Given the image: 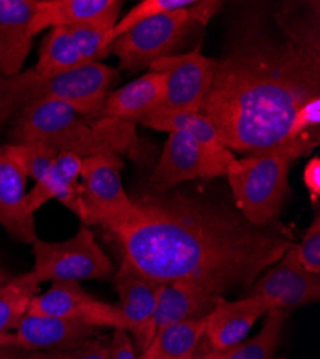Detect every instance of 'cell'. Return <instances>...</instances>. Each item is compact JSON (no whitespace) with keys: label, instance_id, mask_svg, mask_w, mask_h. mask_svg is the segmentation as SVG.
I'll use <instances>...</instances> for the list:
<instances>
[{"label":"cell","instance_id":"3957f363","mask_svg":"<svg viewBox=\"0 0 320 359\" xmlns=\"http://www.w3.org/2000/svg\"><path fill=\"white\" fill-rule=\"evenodd\" d=\"M9 144H45L81 158L120 156L132 145V124L85 119L69 104L46 101L27 107L9 119Z\"/></svg>","mask_w":320,"mask_h":359},{"label":"cell","instance_id":"e0dca14e","mask_svg":"<svg viewBox=\"0 0 320 359\" xmlns=\"http://www.w3.org/2000/svg\"><path fill=\"white\" fill-rule=\"evenodd\" d=\"M38 0H0V76L22 72L31 52Z\"/></svg>","mask_w":320,"mask_h":359},{"label":"cell","instance_id":"d4e9b609","mask_svg":"<svg viewBox=\"0 0 320 359\" xmlns=\"http://www.w3.org/2000/svg\"><path fill=\"white\" fill-rule=\"evenodd\" d=\"M85 67L75 41L67 27H53L39 49L34 69L43 75L64 74Z\"/></svg>","mask_w":320,"mask_h":359},{"label":"cell","instance_id":"8d00e7d4","mask_svg":"<svg viewBox=\"0 0 320 359\" xmlns=\"http://www.w3.org/2000/svg\"><path fill=\"white\" fill-rule=\"evenodd\" d=\"M12 278H11V275L6 272V271H4V269H0V286H4L6 282H9Z\"/></svg>","mask_w":320,"mask_h":359},{"label":"cell","instance_id":"44dd1931","mask_svg":"<svg viewBox=\"0 0 320 359\" xmlns=\"http://www.w3.org/2000/svg\"><path fill=\"white\" fill-rule=\"evenodd\" d=\"M139 124L155 131L183 133L216 154H224L230 151L223 145V141L213 123L200 112L154 109L153 112L141 118Z\"/></svg>","mask_w":320,"mask_h":359},{"label":"cell","instance_id":"9a60e30c","mask_svg":"<svg viewBox=\"0 0 320 359\" xmlns=\"http://www.w3.org/2000/svg\"><path fill=\"white\" fill-rule=\"evenodd\" d=\"M27 177L11 156L8 145H0V226L15 241L34 245L38 241L35 216L26 207Z\"/></svg>","mask_w":320,"mask_h":359},{"label":"cell","instance_id":"e575fe53","mask_svg":"<svg viewBox=\"0 0 320 359\" xmlns=\"http://www.w3.org/2000/svg\"><path fill=\"white\" fill-rule=\"evenodd\" d=\"M224 358H225V349H223V351H214V349H211L210 352L198 356L197 359H224ZM193 359H194V358H193Z\"/></svg>","mask_w":320,"mask_h":359},{"label":"cell","instance_id":"4fadbf2b","mask_svg":"<svg viewBox=\"0 0 320 359\" xmlns=\"http://www.w3.org/2000/svg\"><path fill=\"white\" fill-rule=\"evenodd\" d=\"M113 283L120 294L125 331L134 337L137 346L144 352L155 335L154 313L161 285L142 276L125 260L113 273Z\"/></svg>","mask_w":320,"mask_h":359},{"label":"cell","instance_id":"52a82bcc","mask_svg":"<svg viewBox=\"0 0 320 359\" xmlns=\"http://www.w3.org/2000/svg\"><path fill=\"white\" fill-rule=\"evenodd\" d=\"M32 246L35 264L31 272L39 283L106 280L115 273L112 262L97 243L94 233L83 224L68 241L43 242L38 238Z\"/></svg>","mask_w":320,"mask_h":359},{"label":"cell","instance_id":"30bf717a","mask_svg":"<svg viewBox=\"0 0 320 359\" xmlns=\"http://www.w3.org/2000/svg\"><path fill=\"white\" fill-rule=\"evenodd\" d=\"M216 59L202 55L200 46L180 55L158 59L150 71L167 75L165 97L157 109L198 112L214 79Z\"/></svg>","mask_w":320,"mask_h":359},{"label":"cell","instance_id":"277c9868","mask_svg":"<svg viewBox=\"0 0 320 359\" xmlns=\"http://www.w3.org/2000/svg\"><path fill=\"white\" fill-rule=\"evenodd\" d=\"M118 79V72L102 62L56 75H43L31 68L0 76V124L9 123L22 109L46 101L69 104L81 116L91 118L99 112Z\"/></svg>","mask_w":320,"mask_h":359},{"label":"cell","instance_id":"8992f818","mask_svg":"<svg viewBox=\"0 0 320 359\" xmlns=\"http://www.w3.org/2000/svg\"><path fill=\"white\" fill-rule=\"evenodd\" d=\"M221 2L202 0L193 5L145 20L116 38L108 48L120 57L121 68L138 71L150 68L161 57L172 55L183 39L197 26H206L220 11Z\"/></svg>","mask_w":320,"mask_h":359},{"label":"cell","instance_id":"1f68e13d","mask_svg":"<svg viewBox=\"0 0 320 359\" xmlns=\"http://www.w3.org/2000/svg\"><path fill=\"white\" fill-rule=\"evenodd\" d=\"M303 183L309 191L310 201L317 204L320 197V158L317 156L306 164L303 170Z\"/></svg>","mask_w":320,"mask_h":359},{"label":"cell","instance_id":"4316f807","mask_svg":"<svg viewBox=\"0 0 320 359\" xmlns=\"http://www.w3.org/2000/svg\"><path fill=\"white\" fill-rule=\"evenodd\" d=\"M290 311L273 308L266 313L261 331L251 339L225 349L224 359H273Z\"/></svg>","mask_w":320,"mask_h":359},{"label":"cell","instance_id":"9c48e42d","mask_svg":"<svg viewBox=\"0 0 320 359\" xmlns=\"http://www.w3.org/2000/svg\"><path fill=\"white\" fill-rule=\"evenodd\" d=\"M236 158L231 151L216 154L183 133H168L162 154L151 174L150 184L157 193L190 180L225 177L230 163Z\"/></svg>","mask_w":320,"mask_h":359},{"label":"cell","instance_id":"d6986e66","mask_svg":"<svg viewBox=\"0 0 320 359\" xmlns=\"http://www.w3.org/2000/svg\"><path fill=\"white\" fill-rule=\"evenodd\" d=\"M218 299L191 282L161 285L154 313L155 334L168 325L207 318Z\"/></svg>","mask_w":320,"mask_h":359},{"label":"cell","instance_id":"836d02e7","mask_svg":"<svg viewBox=\"0 0 320 359\" xmlns=\"http://www.w3.org/2000/svg\"><path fill=\"white\" fill-rule=\"evenodd\" d=\"M0 359H36L35 352H29L16 346H0Z\"/></svg>","mask_w":320,"mask_h":359},{"label":"cell","instance_id":"8fae6325","mask_svg":"<svg viewBox=\"0 0 320 359\" xmlns=\"http://www.w3.org/2000/svg\"><path fill=\"white\" fill-rule=\"evenodd\" d=\"M27 313L74 319L95 327L124 329L125 320L120 306L101 302L86 293L78 282H52V286L34 296Z\"/></svg>","mask_w":320,"mask_h":359},{"label":"cell","instance_id":"f1b7e54d","mask_svg":"<svg viewBox=\"0 0 320 359\" xmlns=\"http://www.w3.org/2000/svg\"><path fill=\"white\" fill-rule=\"evenodd\" d=\"M194 2L195 0H142V2L134 6L120 22H116V25L109 32V41L112 43L116 38H120L121 35L131 31L132 27L145 20L153 19L158 15L187 8Z\"/></svg>","mask_w":320,"mask_h":359},{"label":"cell","instance_id":"ffe728a7","mask_svg":"<svg viewBox=\"0 0 320 359\" xmlns=\"http://www.w3.org/2000/svg\"><path fill=\"white\" fill-rule=\"evenodd\" d=\"M123 5L124 2L116 0H38L32 34L35 36L48 27H71L92 22Z\"/></svg>","mask_w":320,"mask_h":359},{"label":"cell","instance_id":"cb8c5ba5","mask_svg":"<svg viewBox=\"0 0 320 359\" xmlns=\"http://www.w3.org/2000/svg\"><path fill=\"white\" fill-rule=\"evenodd\" d=\"M82 160L83 158L71 153H60L56 156L48 177L52 198L62 203L79 217V220L83 215L81 198L82 186L78 182L82 171Z\"/></svg>","mask_w":320,"mask_h":359},{"label":"cell","instance_id":"d590c367","mask_svg":"<svg viewBox=\"0 0 320 359\" xmlns=\"http://www.w3.org/2000/svg\"><path fill=\"white\" fill-rule=\"evenodd\" d=\"M138 359H167V358H164V356H161V355H158V353H155V352L147 349V351L142 352V355H141Z\"/></svg>","mask_w":320,"mask_h":359},{"label":"cell","instance_id":"f546056e","mask_svg":"<svg viewBox=\"0 0 320 359\" xmlns=\"http://www.w3.org/2000/svg\"><path fill=\"white\" fill-rule=\"evenodd\" d=\"M295 253L299 263L306 271L320 275V213H314V219L306 230L302 242L295 245Z\"/></svg>","mask_w":320,"mask_h":359},{"label":"cell","instance_id":"484cf974","mask_svg":"<svg viewBox=\"0 0 320 359\" xmlns=\"http://www.w3.org/2000/svg\"><path fill=\"white\" fill-rule=\"evenodd\" d=\"M121 9L123 6L113 9L101 19L67 27L75 41V45L85 65L99 64L105 57L109 56V32L116 25Z\"/></svg>","mask_w":320,"mask_h":359},{"label":"cell","instance_id":"ac0fdd59","mask_svg":"<svg viewBox=\"0 0 320 359\" xmlns=\"http://www.w3.org/2000/svg\"><path fill=\"white\" fill-rule=\"evenodd\" d=\"M167 88V75L150 71L118 88L106 95L99 112L85 119H111L125 124L139 123V119L157 109L164 97Z\"/></svg>","mask_w":320,"mask_h":359},{"label":"cell","instance_id":"83f0119b","mask_svg":"<svg viewBox=\"0 0 320 359\" xmlns=\"http://www.w3.org/2000/svg\"><path fill=\"white\" fill-rule=\"evenodd\" d=\"M11 156L20 165L26 177L36 182L46 178L52 164L60 154L55 148L45 144H6Z\"/></svg>","mask_w":320,"mask_h":359},{"label":"cell","instance_id":"603a6c76","mask_svg":"<svg viewBox=\"0 0 320 359\" xmlns=\"http://www.w3.org/2000/svg\"><path fill=\"white\" fill-rule=\"evenodd\" d=\"M206 325L207 318L168 325L157 331L147 349L167 359H193L197 345L204 338Z\"/></svg>","mask_w":320,"mask_h":359},{"label":"cell","instance_id":"74e56055","mask_svg":"<svg viewBox=\"0 0 320 359\" xmlns=\"http://www.w3.org/2000/svg\"><path fill=\"white\" fill-rule=\"evenodd\" d=\"M0 128H2V124H0Z\"/></svg>","mask_w":320,"mask_h":359},{"label":"cell","instance_id":"d6a6232c","mask_svg":"<svg viewBox=\"0 0 320 359\" xmlns=\"http://www.w3.org/2000/svg\"><path fill=\"white\" fill-rule=\"evenodd\" d=\"M111 359H137L131 338L124 329H115L111 344Z\"/></svg>","mask_w":320,"mask_h":359},{"label":"cell","instance_id":"5bb4252c","mask_svg":"<svg viewBox=\"0 0 320 359\" xmlns=\"http://www.w3.org/2000/svg\"><path fill=\"white\" fill-rule=\"evenodd\" d=\"M98 332L99 327L81 320L38 316L26 312L15 334L9 337V346L29 352L65 351L92 339Z\"/></svg>","mask_w":320,"mask_h":359},{"label":"cell","instance_id":"7402d4cb","mask_svg":"<svg viewBox=\"0 0 320 359\" xmlns=\"http://www.w3.org/2000/svg\"><path fill=\"white\" fill-rule=\"evenodd\" d=\"M39 285L32 272H27L0 286V346H9V335L26 315Z\"/></svg>","mask_w":320,"mask_h":359},{"label":"cell","instance_id":"ba28073f","mask_svg":"<svg viewBox=\"0 0 320 359\" xmlns=\"http://www.w3.org/2000/svg\"><path fill=\"white\" fill-rule=\"evenodd\" d=\"M120 156H94L82 160V224H101L108 231L134 215V201L123 187Z\"/></svg>","mask_w":320,"mask_h":359},{"label":"cell","instance_id":"7a4b0ae2","mask_svg":"<svg viewBox=\"0 0 320 359\" xmlns=\"http://www.w3.org/2000/svg\"><path fill=\"white\" fill-rule=\"evenodd\" d=\"M128 222L109 230L123 260L150 280L191 282L216 297L251 287L293 245L280 222L256 226L236 207L190 196L144 194Z\"/></svg>","mask_w":320,"mask_h":359},{"label":"cell","instance_id":"7c38bea8","mask_svg":"<svg viewBox=\"0 0 320 359\" xmlns=\"http://www.w3.org/2000/svg\"><path fill=\"white\" fill-rule=\"evenodd\" d=\"M250 294L266 296L274 308L293 309L319 301L320 275H314L299 263L295 245L286 249L281 257L251 286Z\"/></svg>","mask_w":320,"mask_h":359},{"label":"cell","instance_id":"6da1fadb","mask_svg":"<svg viewBox=\"0 0 320 359\" xmlns=\"http://www.w3.org/2000/svg\"><path fill=\"white\" fill-rule=\"evenodd\" d=\"M314 98H320L319 2L254 5L240 15L224 56L216 59L198 112L231 153L254 156L296 144L288 141L290 126Z\"/></svg>","mask_w":320,"mask_h":359},{"label":"cell","instance_id":"4dcf8cb0","mask_svg":"<svg viewBox=\"0 0 320 359\" xmlns=\"http://www.w3.org/2000/svg\"><path fill=\"white\" fill-rule=\"evenodd\" d=\"M36 359H111V345L104 339H90L79 346L53 351V352H35Z\"/></svg>","mask_w":320,"mask_h":359},{"label":"cell","instance_id":"2e32d148","mask_svg":"<svg viewBox=\"0 0 320 359\" xmlns=\"http://www.w3.org/2000/svg\"><path fill=\"white\" fill-rule=\"evenodd\" d=\"M273 308V301L260 294H249L235 302L220 297L207 316L204 337L214 351L236 346L246 339L254 322Z\"/></svg>","mask_w":320,"mask_h":359},{"label":"cell","instance_id":"5b68a950","mask_svg":"<svg viewBox=\"0 0 320 359\" xmlns=\"http://www.w3.org/2000/svg\"><path fill=\"white\" fill-rule=\"evenodd\" d=\"M317 142L300 141L273 151L235 158L225 172L236 208L256 226L279 222L290 191L288 171L296 158L309 154Z\"/></svg>","mask_w":320,"mask_h":359}]
</instances>
